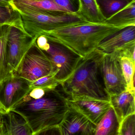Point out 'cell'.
<instances>
[{"label":"cell","mask_w":135,"mask_h":135,"mask_svg":"<svg viewBox=\"0 0 135 135\" xmlns=\"http://www.w3.org/2000/svg\"><path fill=\"white\" fill-rule=\"evenodd\" d=\"M58 86L31 89L10 110L22 116L34 133L59 126L70 107L67 98L58 89Z\"/></svg>","instance_id":"1"},{"label":"cell","mask_w":135,"mask_h":135,"mask_svg":"<svg viewBox=\"0 0 135 135\" xmlns=\"http://www.w3.org/2000/svg\"><path fill=\"white\" fill-rule=\"evenodd\" d=\"M105 53L96 49L83 57L72 74L61 83L67 98L85 97L109 102L101 70Z\"/></svg>","instance_id":"2"},{"label":"cell","mask_w":135,"mask_h":135,"mask_svg":"<svg viewBox=\"0 0 135 135\" xmlns=\"http://www.w3.org/2000/svg\"><path fill=\"white\" fill-rule=\"evenodd\" d=\"M123 27L86 22L57 28L43 35L52 36L82 57L97 49L100 43Z\"/></svg>","instance_id":"3"},{"label":"cell","mask_w":135,"mask_h":135,"mask_svg":"<svg viewBox=\"0 0 135 135\" xmlns=\"http://www.w3.org/2000/svg\"><path fill=\"white\" fill-rule=\"evenodd\" d=\"M10 6L20 14L24 30L33 38L57 28L87 22L76 13L44 10L14 0Z\"/></svg>","instance_id":"4"},{"label":"cell","mask_w":135,"mask_h":135,"mask_svg":"<svg viewBox=\"0 0 135 135\" xmlns=\"http://www.w3.org/2000/svg\"><path fill=\"white\" fill-rule=\"evenodd\" d=\"M35 43L51 62L55 78L60 83L73 72L83 57L69 47L52 36L40 35L36 38Z\"/></svg>","instance_id":"5"},{"label":"cell","mask_w":135,"mask_h":135,"mask_svg":"<svg viewBox=\"0 0 135 135\" xmlns=\"http://www.w3.org/2000/svg\"><path fill=\"white\" fill-rule=\"evenodd\" d=\"M54 73L56 74L51 62L35 42L22 58L13 75L31 82Z\"/></svg>","instance_id":"6"},{"label":"cell","mask_w":135,"mask_h":135,"mask_svg":"<svg viewBox=\"0 0 135 135\" xmlns=\"http://www.w3.org/2000/svg\"><path fill=\"white\" fill-rule=\"evenodd\" d=\"M117 51L105 54L101 64V70L105 88L109 95L119 94L127 90Z\"/></svg>","instance_id":"7"},{"label":"cell","mask_w":135,"mask_h":135,"mask_svg":"<svg viewBox=\"0 0 135 135\" xmlns=\"http://www.w3.org/2000/svg\"><path fill=\"white\" fill-rule=\"evenodd\" d=\"M24 29L10 26L6 43L8 63L12 73L18 66L24 55L35 42Z\"/></svg>","instance_id":"8"},{"label":"cell","mask_w":135,"mask_h":135,"mask_svg":"<svg viewBox=\"0 0 135 135\" xmlns=\"http://www.w3.org/2000/svg\"><path fill=\"white\" fill-rule=\"evenodd\" d=\"M31 82L12 75L0 82V110L7 112L31 90Z\"/></svg>","instance_id":"9"},{"label":"cell","mask_w":135,"mask_h":135,"mask_svg":"<svg viewBox=\"0 0 135 135\" xmlns=\"http://www.w3.org/2000/svg\"><path fill=\"white\" fill-rule=\"evenodd\" d=\"M71 108L97 125L111 108L109 102L85 97L67 98Z\"/></svg>","instance_id":"10"},{"label":"cell","mask_w":135,"mask_h":135,"mask_svg":"<svg viewBox=\"0 0 135 135\" xmlns=\"http://www.w3.org/2000/svg\"><path fill=\"white\" fill-rule=\"evenodd\" d=\"M62 135H94L96 125L72 108L59 125Z\"/></svg>","instance_id":"11"},{"label":"cell","mask_w":135,"mask_h":135,"mask_svg":"<svg viewBox=\"0 0 135 135\" xmlns=\"http://www.w3.org/2000/svg\"><path fill=\"white\" fill-rule=\"evenodd\" d=\"M135 42V25L124 28L104 39L97 49L105 54L118 50L125 45Z\"/></svg>","instance_id":"12"},{"label":"cell","mask_w":135,"mask_h":135,"mask_svg":"<svg viewBox=\"0 0 135 135\" xmlns=\"http://www.w3.org/2000/svg\"><path fill=\"white\" fill-rule=\"evenodd\" d=\"M135 93L126 90L110 96L109 102L120 123L128 116L135 114Z\"/></svg>","instance_id":"13"},{"label":"cell","mask_w":135,"mask_h":135,"mask_svg":"<svg viewBox=\"0 0 135 135\" xmlns=\"http://www.w3.org/2000/svg\"><path fill=\"white\" fill-rule=\"evenodd\" d=\"M0 116L7 135H34L24 118L17 113L0 110Z\"/></svg>","instance_id":"14"},{"label":"cell","mask_w":135,"mask_h":135,"mask_svg":"<svg viewBox=\"0 0 135 135\" xmlns=\"http://www.w3.org/2000/svg\"><path fill=\"white\" fill-rule=\"evenodd\" d=\"M120 123L111 107L96 125L94 135H119Z\"/></svg>","instance_id":"15"},{"label":"cell","mask_w":135,"mask_h":135,"mask_svg":"<svg viewBox=\"0 0 135 135\" xmlns=\"http://www.w3.org/2000/svg\"><path fill=\"white\" fill-rule=\"evenodd\" d=\"M104 23L115 27L124 28L135 25V0Z\"/></svg>","instance_id":"16"},{"label":"cell","mask_w":135,"mask_h":135,"mask_svg":"<svg viewBox=\"0 0 135 135\" xmlns=\"http://www.w3.org/2000/svg\"><path fill=\"white\" fill-rule=\"evenodd\" d=\"M79 9L77 14L86 21L92 23H103L105 18L101 14L96 0H78Z\"/></svg>","instance_id":"17"},{"label":"cell","mask_w":135,"mask_h":135,"mask_svg":"<svg viewBox=\"0 0 135 135\" xmlns=\"http://www.w3.org/2000/svg\"><path fill=\"white\" fill-rule=\"evenodd\" d=\"M10 25L0 26V82L13 75L7 59L6 43Z\"/></svg>","instance_id":"18"},{"label":"cell","mask_w":135,"mask_h":135,"mask_svg":"<svg viewBox=\"0 0 135 135\" xmlns=\"http://www.w3.org/2000/svg\"><path fill=\"white\" fill-rule=\"evenodd\" d=\"M134 0H96L99 9L105 20L125 8Z\"/></svg>","instance_id":"19"},{"label":"cell","mask_w":135,"mask_h":135,"mask_svg":"<svg viewBox=\"0 0 135 135\" xmlns=\"http://www.w3.org/2000/svg\"><path fill=\"white\" fill-rule=\"evenodd\" d=\"M4 25L24 29L21 17L18 12L10 5L0 2V26Z\"/></svg>","instance_id":"20"},{"label":"cell","mask_w":135,"mask_h":135,"mask_svg":"<svg viewBox=\"0 0 135 135\" xmlns=\"http://www.w3.org/2000/svg\"><path fill=\"white\" fill-rule=\"evenodd\" d=\"M120 61L123 74L127 83V90L135 93V63L131 59L124 57L120 58Z\"/></svg>","instance_id":"21"},{"label":"cell","mask_w":135,"mask_h":135,"mask_svg":"<svg viewBox=\"0 0 135 135\" xmlns=\"http://www.w3.org/2000/svg\"><path fill=\"white\" fill-rule=\"evenodd\" d=\"M34 7L52 11L69 12L52 0H14Z\"/></svg>","instance_id":"22"},{"label":"cell","mask_w":135,"mask_h":135,"mask_svg":"<svg viewBox=\"0 0 135 135\" xmlns=\"http://www.w3.org/2000/svg\"><path fill=\"white\" fill-rule=\"evenodd\" d=\"M55 74H50L38 79L37 80L31 82L30 83L31 89L40 88L42 89H53L57 87L60 85L55 78Z\"/></svg>","instance_id":"23"},{"label":"cell","mask_w":135,"mask_h":135,"mask_svg":"<svg viewBox=\"0 0 135 135\" xmlns=\"http://www.w3.org/2000/svg\"><path fill=\"white\" fill-rule=\"evenodd\" d=\"M119 135H135V114L128 116L122 121Z\"/></svg>","instance_id":"24"},{"label":"cell","mask_w":135,"mask_h":135,"mask_svg":"<svg viewBox=\"0 0 135 135\" xmlns=\"http://www.w3.org/2000/svg\"><path fill=\"white\" fill-rule=\"evenodd\" d=\"M70 12L76 13L79 9L78 0H52Z\"/></svg>","instance_id":"25"},{"label":"cell","mask_w":135,"mask_h":135,"mask_svg":"<svg viewBox=\"0 0 135 135\" xmlns=\"http://www.w3.org/2000/svg\"><path fill=\"white\" fill-rule=\"evenodd\" d=\"M135 42H134L125 45L117 51L119 53L121 57H126L135 63Z\"/></svg>","instance_id":"26"},{"label":"cell","mask_w":135,"mask_h":135,"mask_svg":"<svg viewBox=\"0 0 135 135\" xmlns=\"http://www.w3.org/2000/svg\"><path fill=\"white\" fill-rule=\"evenodd\" d=\"M34 135H62L59 126L47 128L35 133Z\"/></svg>","instance_id":"27"},{"label":"cell","mask_w":135,"mask_h":135,"mask_svg":"<svg viewBox=\"0 0 135 135\" xmlns=\"http://www.w3.org/2000/svg\"><path fill=\"white\" fill-rule=\"evenodd\" d=\"M0 135H7L5 129L2 125L0 128Z\"/></svg>","instance_id":"28"},{"label":"cell","mask_w":135,"mask_h":135,"mask_svg":"<svg viewBox=\"0 0 135 135\" xmlns=\"http://www.w3.org/2000/svg\"><path fill=\"white\" fill-rule=\"evenodd\" d=\"M13 0H0V2L10 5Z\"/></svg>","instance_id":"29"},{"label":"cell","mask_w":135,"mask_h":135,"mask_svg":"<svg viewBox=\"0 0 135 135\" xmlns=\"http://www.w3.org/2000/svg\"><path fill=\"white\" fill-rule=\"evenodd\" d=\"M2 121L1 119V116H0V127L2 126Z\"/></svg>","instance_id":"30"},{"label":"cell","mask_w":135,"mask_h":135,"mask_svg":"<svg viewBox=\"0 0 135 135\" xmlns=\"http://www.w3.org/2000/svg\"><path fill=\"white\" fill-rule=\"evenodd\" d=\"M1 127H0V128H1Z\"/></svg>","instance_id":"31"}]
</instances>
